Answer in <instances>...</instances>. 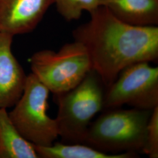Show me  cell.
Here are the masks:
<instances>
[{
	"label": "cell",
	"instance_id": "obj_1",
	"mask_svg": "<svg viewBox=\"0 0 158 158\" xmlns=\"http://www.w3.org/2000/svg\"><path fill=\"white\" fill-rule=\"evenodd\" d=\"M90 19L73 31L74 40L87 51L92 68L108 88L124 68L158 59V27L136 26L119 20L101 6Z\"/></svg>",
	"mask_w": 158,
	"mask_h": 158
},
{
	"label": "cell",
	"instance_id": "obj_2",
	"mask_svg": "<svg viewBox=\"0 0 158 158\" xmlns=\"http://www.w3.org/2000/svg\"><path fill=\"white\" fill-rule=\"evenodd\" d=\"M152 112L134 108L108 111L90 124L83 143L108 153H143Z\"/></svg>",
	"mask_w": 158,
	"mask_h": 158
},
{
	"label": "cell",
	"instance_id": "obj_3",
	"mask_svg": "<svg viewBox=\"0 0 158 158\" xmlns=\"http://www.w3.org/2000/svg\"><path fill=\"white\" fill-rule=\"evenodd\" d=\"M104 85L93 69L72 89L55 94L59 136L64 143H83L91 120L103 108Z\"/></svg>",
	"mask_w": 158,
	"mask_h": 158
},
{
	"label": "cell",
	"instance_id": "obj_4",
	"mask_svg": "<svg viewBox=\"0 0 158 158\" xmlns=\"http://www.w3.org/2000/svg\"><path fill=\"white\" fill-rule=\"evenodd\" d=\"M29 62L32 73L54 95L72 89L93 69L86 49L75 40L57 52H36Z\"/></svg>",
	"mask_w": 158,
	"mask_h": 158
},
{
	"label": "cell",
	"instance_id": "obj_5",
	"mask_svg": "<svg viewBox=\"0 0 158 158\" xmlns=\"http://www.w3.org/2000/svg\"><path fill=\"white\" fill-rule=\"evenodd\" d=\"M49 93L31 73L27 76L21 97L8 113L19 134L36 146H51L59 137L56 119L47 114Z\"/></svg>",
	"mask_w": 158,
	"mask_h": 158
},
{
	"label": "cell",
	"instance_id": "obj_6",
	"mask_svg": "<svg viewBox=\"0 0 158 158\" xmlns=\"http://www.w3.org/2000/svg\"><path fill=\"white\" fill-rule=\"evenodd\" d=\"M124 105L153 110L158 106V68L141 62L124 68L104 94L103 108Z\"/></svg>",
	"mask_w": 158,
	"mask_h": 158
},
{
	"label": "cell",
	"instance_id": "obj_7",
	"mask_svg": "<svg viewBox=\"0 0 158 158\" xmlns=\"http://www.w3.org/2000/svg\"><path fill=\"white\" fill-rule=\"evenodd\" d=\"M54 0H0V32L12 36L34 31Z\"/></svg>",
	"mask_w": 158,
	"mask_h": 158
},
{
	"label": "cell",
	"instance_id": "obj_8",
	"mask_svg": "<svg viewBox=\"0 0 158 158\" xmlns=\"http://www.w3.org/2000/svg\"><path fill=\"white\" fill-rule=\"evenodd\" d=\"M11 35L0 32V108L13 107L23 94L27 76L12 53Z\"/></svg>",
	"mask_w": 158,
	"mask_h": 158
},
{
	"label": "cell",
	"instance_id": "obj_9",
	"mask_svg": "<svg viewBox=\"0 0 158 158\" xmlns=\"http://www.w3.org/2000/svg\"><path fill=\"white\" fill-rule=\"evenodd\" d=\"M119 20L136 26H157L158 0H101Z\"/></svg>",
	"mask_w": 158,
	"mask_h": 158
},
{
	"label": "cell",
	"instance_id": "obj_10",
	"mask_svg": "<svg viewBox=\"0 0 158 158\" xmlns=\"http://www.w3.org/2000/svg\"><path fill=\"white\" fill-rule=\"evenodd\" d=\"M39 158L34 144L12 124L6 108H0V158Z\"/></svg>",
	"mask_w": 158,
	"mask_h": 158
},
{
	"label": "cell",
	"instance_id": "obj_11",
	"mask_svg": "<svg viewBox=\"0 0 158 158\" xmlns=\"http://www.w3.org/2000/svg\"><path fill=\"white\" fill-rule=\"evenodd\" d=\"M39 158H132L138 157L132 152H103L84 143L54 142L51 146L34 145Z\"/></svg>",
	"mask_w": 158,
	"mask_h": 158
},
{
	"label": "cell",
	"instance_id": "obj_12",
	"mask_svg": "<svg viewBox=\"0 0 158 158\" xmlns=\"http://www.w3.org/2000/svg\"><path fill=\"white\" fill-rule=\"evenodd\" d=\"M57 11L67 21L77 20L83 11L89 13L101 6V0H54Z\"/></svg>",
	"mask_w": 158,
	"mask_h": 158
},
{
	"label": "cell",
	"instance_id": "obj_13",
	"mask_svg": "<svg viewBox=\"0 0 158 158\" xmlns=\"http://www.w3.org/2000/svg\"><path fill=\"white\" fill-rule=\"evenodd\" d=\"M143 153L149 158H158V106L153 110L148 123L147 143Z\"/></svg>",
	"mask_w": 158,
	"mask_h": 158
}]
</instances>
